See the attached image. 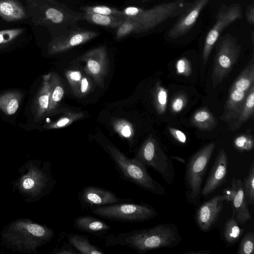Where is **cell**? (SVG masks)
Segmentation results:
<instances>
[{
    "label": "cell",
    "mask_w": 254,
    "mask_h": 254,
    "mask_svg": "<svg viewBox=\"0 0 254 254\" xmlns=\"http://www.w3.org/2000/svg\"><path fill=\"white\" fill-rule=\"evenodd\" d=\"M182 240L176 225L166 223L148 228L110 234L106 237L105 242L107 247L127 246L140 254L158 249L176 247Z\"/></svg>",
    "instance_id": "6da1fadb"
},
{
    "label": "cell",
    "mask_w": 254,
    "mask_h": 254,
    "mask_svg": "<svg viewBox=\"0 0 254 254\" xmlns=\"http://www.w3.org/2000/svg\"><path fill=\"white\" fill-rule=\"evenodd\" d=\"M54 234V231L45 225L28 219H18L3 229L1 239L7 247L13 250L31 253L49 242Z\"/></svg>",
    "instance_id": "7a4b0ae2"
},
{
    "label": "cell",
    "mask_w": 254,
    "mask_h": 254,
    "mask_svg": "<svg viewBox=\"0 0 254 254\" xmlns=\"http://www.w3.org/2000/svg\"><path fill=\"white\" fill-rule=\"evenodd\" d=\"M103 147L123 178L155 194H166L165 188L153 179L144 165L134 158L128 157L111 143Z\"/></svg>",
    "instance_id": "3957f363"
},
{
    "label": "cell",
    "mask_w": 254,
    "mask_h": 254,
    "mask_svg": "<svg viewBox=\"0 0 254 254\" xmlns=\"http://www.w3.org/2000/svg\"><path fill=\"white\" fill-rule=\"evenodd\" d=\"M51 165L48 161L28 162L25 171L18 179L16 186L28 197L39 199L48 194L57 183L52 177Z\"/></svg>",
    "instance_id": "277c9868"
},
{
    "label": "cell",
    "mask_w": 254,
    "mask_h": 254,
    "mask_svg": "<svg viewBox=\"0 0 254 254\" xmlns=\"http://www.w3.org/2000/svg\"><path fill=\"white\" fill-rule=\"evenodd\" d=\"M215 144L209 143L195 152L186 166L185 184L189 203L196 205L201 196V186L204 176L213 153Z\"/></svg>",
    "instance_id": "5b68a950"
},
{
    "label": "cell",
    "mask_w": 254,
    "mask_h": 254,
    "mask_svg": "<svg viewBox=\"0 0 254 254\" xmlns=\"http://www.w3.org/2000/svg\"><path fill=\"white\" fill-rule=\"evenodd\" d=\"M90 212L100 218L124 222H140L150 220L158 215L151 205L131 200L91 209Z\"/></svg>",
    "instance_id": "8992f818"
},
{
    "label": "cell",
    "mask_w": 254,
    "mask_h": 254,
    "mask_svg": "<svg viewBox=\"0 0 254 254\" xmlns=\"http://www.w3.org/2000/svg\"><path fill=\"white\" fill-rule=\"evenodd\" d=\"M186 1L177 0L158 4L146 9L131 6L126 7L122 11L125 18L136 21L141 26L143 32H145L168 18L182 13V9H187L190 5L185 7Z\"/></svg>",
    "instance_id": "52a82bcc"
},
{
    "label": "cell",
    "mask_w": 254,
    "mask_h": 254,
    "mask_svg": "<svg viewBox=\"0 0 254 254\" xmlns=\"http://www.w3.org/2000/svg\"><path fill=\"white\" fill-rule=\"evenodd\" d=\"M133 158L158 172L167 184L173 183L175 178L173 162L153 137L145 140Z\"/></svg>",
    "instance_id": "ba28073f"
},
{
    "label": "cell",
    "mask_w": 254,
    "mask_h": 254,
    "mask_svg": "<svg viewBox=\"0 0 254 254\" xmlns=\"http://www.w3.org/2000/svg\"><path fill=\"white\" fill-rule=\"evenodd\" d=\"M216 54L212 72L214 86L221 82L238 59L241 46L236 39L227 34L217 40Z\"/></svg>",
    "instance_id": "9c48e42d"
},
{
    "label": "cell",
    "mask_w": 254,
    "mask_h": 254,
    "mask_svg": "<svg viewBox=\"0 0 254 254\" xmlns=\"http://www.w3.org/2000/svg\"><path fill=\"white\" fill-rule=\"evenodd\" d=\"M243 17L241 6L239 3L229 6L221 5L216 16V22L207 33L202 52L203 64H205L211 50L223 30L235 21Z\"/></svg>",
    "instance_id": "30bf717a"
},
{
    "label": "cell",
    "mask_w": 254,
    "mask_h": 254,
    "mask_svg": "<svg viewBox=\"0 0 254 254\" xmlns=\"http://www.w3.org/2000/svg\"><path fill=\"white\" fill-rule=\"evenodd\" d=\"M99 34L76 25L70 27L54 37L48 44V53L52 55L66 52L95 38Z\"/></svg>",
    "instance_id": "8fae6325"
},
{
    "label": "cell",
    "mask_w": 254,
    "mask_h": 254,
    "mask_svg": "<svg viewBox=\"0 0 254 254\" xmlns=\"http://www.w3.org/2000/svg\"><path fill=\"white\" fill-rule=\"evenodd\" d=\"M223 195L225 196V201L230 202L232 209V217L238 223L243 224L252 219L243 182L240 179L233 178L231 187L224 189Z\"/></svg>",
    "instance_id": "7c38bea8"
},
{
    "label": "cell",
    "mask_w": 254,
    "mask_h": 254,
    "mask_svg": "<svg viewBox=\"0 0 254 254\" xmlns=\"http://www.w3.org/2000/svg\"><path fill=\"white\" fill-rule=\"evenodd\" d=\"M77 196L83 210L131 200L129 198L119 197L110 190L94 186L84 187L78 192Z\"/></svg>",
    "instance_id": "4fadbf2b"
},
{
    "label": "cell",
    "mask_w": 254,
    "mask_h": 254,
    "mask_svg": "<svg viewBox=\"0 0 254 254\" xmlns=\"http://www.w3.org/2000/svg\"><path fill=\"white\" fill-rule=\"evenodd\" d=\"M80 61L85 63V71L101 86L107 75L109 59L105 46L93 49L80 56Z\"/></svg>",
    "instance_id": "5bb4252c"
},
{
    "label": "cell",
    "mask_w": 254,
    "mask_h": 254,
    "mask_svg": "<svg viewBox=\"0 0 254 254\" xmlns=\"http://www.w3.org/2000/svg\"><path fill=\"white\" fill-rule=\"evenodd\" d=\"M225 196L216 195L205 201L197 209L195 220L198 228L202 232L211 230L219 219L223 210Z\"/></svg>",
    "instance_id": "9a60e30c"
},
{
    "label": "cell",
    "mask_w": 254,
    "mask_h": 254,
    "mask_svg": "<svg viewBox=\"0 0 254 254\" xmlns=\"http://www.w3.org/2000/svg\"><path fill=\"white\" fill-rule=\"evenodd\" d=\"M228 158L225 150H220L207 179L201 190V195L206 196L214 192L226 181L228 172Z\"/></svg>",
    "instance_id": "2e32d148"
},
{
    "label": "cell",
    "mask_w": 254,
    "mask_h": 254,
    "mask_svg": "<svg viewBox=\"0 0 254 254\" xmlns=\"http://www.w3.org/2000/svg\"><path fill=\"white\" fill-rule=\"evenodd\" d=\"M210 0H194L189 8L169 30V37L176 39L188 33L191 29L201 10Z\"/></svg>",
    "instance_id": "e0dca14e"
},
{
    "label": "cell",
    "mask_w": 254,
    "mask_h": 254,
    "mask_svg": "<svg viewBox=\"0 0 254 254\" xmlns=\"http://www.w3.org/2000/svg\"><path fill=\"white\" fill-rule=\"evenodd\" d=\"M50 78L51 73L43 76L42 83L33 105L35 122L39 121L47 116L51 91Z\"/></svg>",
    "instance_id": "ac0fdd59"
},
{
    "label": "cell",
    "mask_w": 254,
    "mask_h": 254,
    "mask_svg": "<svg viewBox=\"0 0 254 254\" xmlns=\"http://www.w3.org/2000/svg\"><path fill=\"white\" fill-rule=\"evenodd\" d=\"M73 226L80 231L98 236L106 234L111 228L101 219L92 216L76 217L73 221Z\"/></svg>",
    "instance_id": "d6986e66"
},
{
    "label": "cell",
    "mask_w": 254,
    "mask_h": 254,
    "mask_svg": "<svg viewBox=\"0 0 254 254\" xmlns=\"http://www.w3.org/2000/svg\"><path fill=\"white\" fill-rule=\"evenodd\" d=\"M26 14L22 5L16 0H0V17L7 21L24 19Z\"/></svg>",
    "instance_id": "ffe728a7"
},
{
    "label": "cell",
    "mask_w": 254,
    "mask_h": 254,
    "mask_svg": "<svg viewBox=\"0 0 254 254\" xmlns=\"http://www.w3.org/2000/svg\"><path fill=\"white\" fill-rule=\"evenodd\" d=\"M68 242L80 254H104L103 250L92 244L87 236L68 234L66 235Z\"/></svg>",
    "instance_id": "44dd1931"
},
{
    "label": "cell",
    "mask_w": 254,
    "mask_h": 254,
    "mask_svg": "<svg viewBox=\"0 0 254 254\" xmlns=\"http://www.w3.org/2000/svg\"><path fill=\"white\" fill-rule=\"evenodd\" d=\"M244 229L239 227L238 223L231 216L224 223L221 230L222 240L227 247L235 244L244 233Z\"/></svg>",
    "instance_id": "7402d4cb"
},
{
    "label": "cell",
    "mask_w": 254,
    "mask_h": 254,
    "mask_svg": "<svg viewBox=\"0 0 254 254\" xmlns=\"http://www.w3.org/2000/svg\"><path fill=\"white\" fill-rule=\"evenodd\" d=\"M50 81L51 91L47 116L54 113L64 94L62 82L56 73H51Z\"/></svg>",
    "instance_id": "603a6c76"
},
{
    "label": "cell",
    "mask_w": 254,
    "mask_h": 254,
    "mask_svg": "<svg viewBox=\"0 0 254 254\" xmlns=\"http://www.w3.org/2000/svg\"><path fill=\"white\" fill-rule=\"evenodd\" d=\"M84 20L89 23L111 28H117L126 19L124 16L105 15L90 12H84Z\"/></svg>",
    "instance_id": "cb8c5ba5"
},
{
    "label": "cell",
    "mask_w": 254,
    "mask_h": 254,
    "mask_svg": "<svg viewBox=\"0 0 254 254\" xmlns=\"http://www.w3.org/2000/svg\"><path fill=\"white\" fill-rule=\"evenodd\" d=\"M20 93L9 92L0 96V109L7 115L14 114L17 111L20 100Z\"/></svg>",
    "instance_id": "d4e9b609"
},
{
    "label": "cell",
    "mask_w": 254,
    "mask_h": 254,
    "mask_svg": "<svg viewBox=\"0 0 254 254\" xmlns=\"http://www.w3.org/2000/svg\"><path fill=\"white\" fill-rule=\"evenodd\" d=\"M254 65L253 59L235 81L230 89H238L245 92L248 91L254 85Z\"/></svg>",
    "instance_id": "484cf974"
},
{
    "label": "cell",
    "mask_w": 254,
    "mask_h": 254,
    "mask_svg": "<svg viewBox=\"0 0 254 254\" xmlns=\"http://www.w3.org/2000/svg\"><path fill=\"white\" fill-rule=\"evenodd\" d=\"M254 87L250 88L246 101L243 106L242 111L239 116L237 123L235 124V129L239 128L244 122L251 117L254 113Z\"/></svg>",
    "instance_id": "4316f807"
},
{
    "label": "cell",
    "mask_w": 254,
    "mask_h": 254,
    "mask_svg": "<svg viewBox=\"0 0 254 254\" xmlns=\"http://www.w3.org/2000/svg\"><path fill=\"white\" fill-rule=\"evenodd\" d=\"M243 187L249 204L254 202V162L253 161L247 176L243 182Z\"/></svg>",
    "instance_id": "83f0119b"
},
{
    "label": "cell",
    "mask_w": 254,
    "mask_h": 254,
    "mask_svg": "<svg viewBox=\"0 0 254 254\" xmlns=\"http://www.w3.org/2000/svg\"><path fill=\"white\" fill-rule=\"evenodd\" d=\"M79 9L83 12L94 13L110 16H124L122 10L106 5L85 6L80 7Z\"/></svg>",
    "instance_id": "f1b7e54d"
},
{
    "label": "cell",
    "mask_w": 254,
    "mask_h": 254,
    "mask_svg": "<svg viewBox=\"0 0 254 254\" xmlns=\"http://www.w3.org/2000/svg\"><path fill=\"white\" fill-rule=\"evenodd\" d=\"M83 116L82 113L69 112L66 113L59 120L45 126L47 129L61 128L70 125Z\"/></svg>",
    "instance_id": "f546056e"
},
{
    "label": "cell",
    "mask_w": 254,
    "mask_h": 254,
    "mask_svg": "<svg viewBox=\"0 0 254 254\" xmlns=\"http://www.w3.org/2000/svg\"><path fill=\"white\" fill-rule=\"evenodd\" d=\"M254 232H249L242 238L237 254H254Z\"/></svg>",
    "instance_id": "4dcf8cb0"
},
{
    "label": "cell",
    "mask_w": 254,
    "mask_h": 254,
    "mask_svg": "<svg viewBox=\"0 0 254 254\" xmlns=\"http://www.w3.org/2000/svg\"><path fill=\"white\" fill-rule=\"evenodd\" d=\"M253 137L248 134H243L236 137L234 140L235 148L240 152L249 151L254 148Z\"/></svg>",
    "instance_id": "1f68e13d"
},
{
    "label": "cell",
    "mask_w": 254,
    "mask_h": 254,
    "mask_svg": "<svg viewBox=\"0 0 254 254\" xmlns=\"http://www.w3.org/2000/svg\"><path fill=\"white\" fill-rule=\"evenodd\" d=\"M246 95V92L242 90L230 89V96L226 105L227 109H235L239 105H244Z\"/></svg>",
    "instance_id": "d6a6232c"
},
{
    "label": "cell",
    "mask_w": 254,
    "mask_h": 254,
    "mask_svg": "<svg viewBox=\"0 0 254 254\" xmlns=\"http://www.w3.org/2000/svg\"><path fill=\"white\" fill-rule=\"evenodd\" d=\"M66 76L68 83L74 93L77 96H79V88L82 75L78 70H68L66 73Z\"/></svg>",
    "instance_id": "836d02e7"
},
{
    "label": "cell",
    "mask_w": 254,
    "mask_h": 254,
    "mask_svg": "<svg viewBox=\"0 0 254 254\" xmlns=\"http://www.w3.org/2000/svg\"><path fill=\"white\" fill-rule=\"evenodd\" d=\"M24 31L22 28H14L0 31V45L9 43Z\"/></svg>",
    "instance_id": "e575fe53"
},
{
    "label": "cell",
    "mask_w": 254,
    "mask_h": 254,
    "mask_svg": "<svg viewBox=\"0 0 254 254\" xmlns=\"http://www.w3.org/2000/svg\"><path fill=\"white\" fill-rule=\"evenodd\" d=\"M53 254H80L69 243H64L60 247L53 250Z\"/></svg>",
    "instance_id": "d590c367"
},
{
    "label": "cell",
    "mask_w": 254,
    "mask_h": 254,
    "mask_svg": "<svg viewBox=\"0 0 254 254\" xmlns=\"http://www.w3.org/2000/svg\"><path fill=\"white\" fill-rule=\"evenodd\" d=\"M211 119L210 113L206 110H202L196 113L193 117L194 123L198 125H201L203 123H206Z\"/></svg>",
    "instance_id": "8d00e7d4"
},
{
    "label": "cell",
    "mask_w": 254,
    "mask_h": 254,
    "mask_svg": "<svg viewBox=\"0 0 254 254\" xmlns=\"http://www.w3.org/2000/svg\"><path fill=\"white\" fill-rule=\"evenodd\" d=\"M167 94L166 91L162 87H159L157 92V100L159 106V108L162 111H163L167 103Z\"/></svg>",
    "instance_id": "74e56055"
},
{
    "label": "cell",
    "mask_w": 254,
    "mask_h": 254,
    "mask_svg": "<svg viewBox=\"0 0 254 254\" xmlns=\"http://www.w3.org/2000/svg\"><path fill=\"white\" fill-rule=\"evenodd\" d=\"M177 70L179 74L187 75L189 74L190 69L188 61L185 58L179 59L176 64Z\"/></svg>",
    "instance_id": "f35d334b"
},
{
    "label": "cell",
    "mask_w": 254,
    "mask_h": 254,
    "mask_svg": "<svg viewBox=\"0 0 254 254\" xmlns=\"http://www.w3.org/2000/svg\"><path fill=\"white\" fill-rule=\"evenodd\" d=\"M169 130L173 136L178 142L181 143H185L186 142L187 137L183 132L172 127H169Z\"/></svg>",
    "instance_id": "ab89813d"
},
{
    "label": "cell",
    "mask_w": 254,
    "mask_h": 254,
    "mask_svg": "<svg viewBox=\"0 0 254 254\" xmlns=\"http://www.w3.org/2000/svg\"><path fill=\"white\" fill-rule=\"evenodd\" d=\"M89 89L90 84L87 78L85 77H82L80 84L79 96L85 95L88 92Z\"/></svg>",
    "instance_id": "60d3db41"
},
{
    "label": "cell",
    "mask_w": 254,
    "mask_h": 254,
    "mask_svg": "<svg viewBox=\"0 0 254 254\" xmlns=\"http://www.w3.org/2000/svg\"><path fill=\"white\" fill-rule=\"evenodd\" d=\"M184 100L182 97L176 98L172 104V109L175 112H178L182 110L184 105Z\"/></svg>",
    "instance_id": "b9f144b4"
},
{
    "label": "cell",
    "mask_w": 254,
    "mask_h": 254,
    "mask_svg": "<svg viewBox=\"0 0 254 254\" xmlns=\"http://www.w3.org/2000/svg\"><path fill=\"white\" fill-rule=\"evenodd\" d=\"M246 17L250 24L254 23V6L253 3L249 5L246 11Z\"/></svg>",
    "instance_id": "7bdbcfd3"
},
{
    "label": "cell",
    "mask_w": 254,
    "mask_h": 254,
    "mask_svg": "<svg viewBox=\"0 0 254 254\" xmlns=\"http://www.w3.org/2000/svg\"><path fill=\"white\" fill-rule=\"evenodd\" d=\"M123 136L127 138H130L132 136V131L130 127L127 125H125L119 131Z\"/></svg>",
    "instance_id": "ee69618b"
},
{
    "label": "cell",
    "mask_w": 254,
    "mask_h": 254,
    "mask_svg": "<svg viewBox=\"0 0 254 254\" xmlns=\"http://www.w3.org/2000/svg\"><path fill=\"white\" fill-rule=\"evenodd\" d=\"M211 252L208 250L189 251L182 253L183 254H209Z\"/></svg>",
    "instance_id": "f6af8a7d"
},
{
    "label": "cell",
    "mask_w": 254,
    "mask_h": 254,
    "mask_svg": "<svg viewBox=\"0 0 254 254\" xmlns=\"http://www.w3.org/2000/svg\"><path fill=\"white\" fill-rule=\"evenodd\" d=\"M171 158H174V159L176 160L177 161L181 162L182 163H185L186 160L180 157H177V156H171Z\"/></svg>",
    "instance_id": "bcb514c9"
},
{
    "label": "cell",
    "mask_w": 254,
    "mask_h": 254,
    "mask_svg": "<svg viewBox=\"0 0 254 254\" xmlns=\"http://www.w3.org/2000/svg\"><path fill=\"white\" fill-rule=\"evenodd\" d=\"M143 2H145V1H149V0H141Z\"/></svg>",
    "instance_id": "7dc6e473"
},
{
    "label": "cell",
    "mask_w": 254,
    "mask_h": 254,
    "mask_svg": "<svg viewBox=\"0 0 254 254\" xmlns=\"http://www.w3.org/2000/svg\"></svg>",
    "instance_id": "c3c4849f"
}]
</instances>
